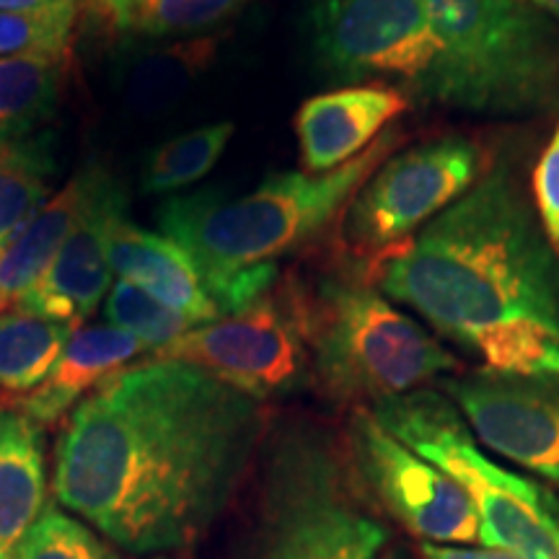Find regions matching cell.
I'll return each mask as SVG.
<instances>
[{
	"instance_id": "30",
	"label": "cell",
	"mask_w": 559,
	"mask_h": 559,
	"mask_svg": "<svg viewBox=\"0 0 559 559\" xmlns=\"http://www.w3.org/2000/svg\"><path fill=\"white\" fill-rule=\"evenodd\" d=\"M423 559H523L519 551L502 547H451V544H419Z\"/></svg>"
},
{
	"instance_id": "21",
	"label": "cell",
	"mask_w": 559,
	"mask_h": 559,
	"mask_svg": "<svg viewBox=\"0 0 559 559\" xmlns=\"http://www.w3.org/2000/svg\"><path fill=\"white\" fill-rule=\"evenodd\" d=\"M68 58L0 60V143L29 138L58 111Z\"/></svg>"
},
{
	"instance_id": "35",
	"label": "cell",
	"mask_w": 559,
	"mask_h": 559,
	"mask_svg": "<svg viewBox=\"0 0 559 559\" xmlns=\"http://www.w3.org/2000/svg\"><path fill=\"white\" fill-rule=\"evenodd\" d=\"M151 559H174V557H151Z\"/></svg>"
},
{
	"instance_id": "17",
	"label": "cell",
	"mask_w": 559,
	"mask_h": 559,
	"mask_svg": "<svg viewBox=\"0 0 559 559\" xmlns=\"http://www.w3.org/2000/svg\"><path fill=\"white\" fill-rule=\"evenodd\" d=\"M45 498L41 425L0 400V559H13L19 542L45 510Z\"/></svg>"
},
{
	"instance_id": "6",
	"label": "cell",
	"mask_w": 559,
	"mask_h": 559,
	"mask_svg": "<svg viewBox=\"0 0 559 559\" xmlns=\"http://www.w3.org/2000/svg\"><path fill=\"white\" fill-rule=\"evenodd\" d=\"M440 55L419 104L492 120L559 109V24L531 0H423Z\"/></svg>"
},
{
	"instance_id": "8",
	"label": "cell",
	"mask_w": 559,
	"mask_h": 559,
	"mask_svg": "<svg viewBox=\"0 0 559 559\" xmlns=\"http://www.w3.org/2000/svg\"><path fill=\"white\" fill-rule=\"evenodd\" d=\"M489 166L485 145L461 132L396 151L349 200L332 247L353 260L373 262L464 198Z\"/></svg>"
},
{
	"instance_id": "26",
	"label": "cell",
	"mask_w": 559,
	"mask_h": 559,
	"mask_svg": "<svg viewBox=\"0 0 559 559\" xmlns=\"http://www.w3.org/2000/svg\"><path fill=\"white\" fill-rule=\"evenodd\" d=\"M13 559H120V555L58 506H45L19 542Z\"/></svg>"
},
{
	"instance_id": "15",
	"label": "cell",
	"mask_w": 559,
	"mask_h": 559,
	"mask_svg": "<svg viewBox=\"0 0 559 559\" xmlns=\"http://www.w3.org/2000/svg\"><path fill=\"white\" fill-rule=\"evenodd\" d=\"M145 349L148 347L143 342L111 324L79 326L70 334L58 362L37 389L21 396H3V400L41 428L55 425L68 417L91 391L99 389L120 370L130 368V362L138 360Z\"/></svg>"
},
{
	"instance_id": "28",
	"label": "cell",
	"mask_w": 559,
	"mask_h": 559,
	"mask_svg": "<svg viewBox=\"0 0 559 559\" xmlns=\"http://www.w3.org/2000/svg\"><path fill=\"white\" fill-rule=\"evenodd\" d=\"M531 192H534V205L544 234H547L551 249L559 254V124L555 135L549 138L547 148L542 151Z\"/></svg>"
},
{
	"instance_id": "3",
	"label": "cell",
	"mask_w": 559,
	"mask_h": 559,
	"mask_svg": "<svg viewBox=\"0 0 559 559\" xmlns=\"http://www.w3.org/2000/svg\"><path fill=\"white\" fill-rule=\"evenodd\" d=\"M404 135L389 128L340 169L272 174L241 198L215 190L169 198L156 210V226L192 257L221 317H230L275 288L285 257L337 228L355 192L400 151Z\"/></svg>"
},
{
	"instance_id": "27",
	"label": "cell",
	"mask_w": 559,
	"mask_h": 559,
	"mask_svg": "<svg viewBox=\"0 0 559 559\" xmlns=\"http://www.w3.org/2000/svg\"><path fill=\"white\" fill-rule=\"evenodd\" d=\"M251 0H156L135 34L145 39L205 37L207 29L234 16Z\"/></svg>"
},
{
	"instance_id": "24",
	"label": "cell",
	"mask_w": 559,
	"mask_h": 559,
	"mask_svg": "<svg viewBox=\"0 0 559 559\" xmlns=\"http://www.w3.org/2000/svg\"><path fill=\"white\" fill-rule=\"evenodd\" d=\"M79 16L81 0H62L39 11H0V60L66 58Z\"/></svg>"
},
{
	"instance_id": "13",
	"label": "cell",
	"mask_w": 559,
	"mask_h": 559,
	"mask_svg": "<svg viewBox=\"0 0 559 559\" xmlns=\"http://www.w3.org/2000/svg\"><path fill=\"white\" fill-rule=\"evenodd\" d=\"M128 207L130 198L124 185L99 164L81 218L70 228L50 270L32 285V290L24 293L13 311L79 330V324L99 309L111 288L115 272L107 254L109 234L115 223L128 215Z\"/></svg>"
},
{
	"instance_id": "1",
	"label": "cell",
	"mask_w": 559,
	"mask_h": 559,
	"mask_svg": "<svg viewBox=\"0 0 559 559\" xmlns=\"http://www.w3.org/2000/svg\"><path fill=\"white\" fill-rule=\"evenodd\" d=\"M270 412L179 360H143L66 417L52 498L138 557L205 539L247 487Z\"/></svg>"
},
{
	"instance_id": "19",
	"label": "cell",
	"mask_w": 559,
	"mask_h": 559,
	"mask_svg": "<svg viewBox=\"0 0 559 559\" xmlns=\"http://www.w3.org/2000/svg\"><path fill=\"white\" fill-rule=\"evenodd\" d=\"M215 55V37L171 39L151 50L124 52L115 70V86L122 107L138 117L171 109L207 73Z\"/></svg>"
},
{
	"instance_id": "25",
	"label": "cell",
	"mask_w": 559,
	"mask_h": 559,
	"mask_svg": "<svg viewBox=\"0 0 559 559\" xmlns=\"http://www.w3.org/2000/svg\"><path fill=\"white\" fill-rule=\"evenodd\" d=\"M104 317L111 326L143 342L151 353L171 345L181 334L198 326L187 317H181L179 311L153 298L148 290L138 288L135 283L122 277L111 283L107 298H104Z\"/></svg>"
},
{
	"instance_id": "7",
	"label": "cell",
	"mask_w": 559,
	"mask_h": 559,
	"mask_svg": "<svg viewBox=\"0 0 559 559\" xmlns=\"http://www.w3.org/2000/svg\"><path fill=\"white\" fill-rule=\"evenodd\" d=\"M368 409L383 430L466 489L479 513L481 547L513 549L523 559H559L557 544L536 521L542 481L519 477L487 459L443 391L415 389Z\"/></svg>"
},
{
	"instance_id": "4",
	"label": "cell",
	"mask_w": 559,
	"mask_h": 559,
	"mask_svg": "<svg viewBox=\"0 0 559 559\" xmlns=\"http://www.w3.org/2000/svg\"><path fill=\"white\" fill-rule=\"evenodd\" d=\"M309 349L311 386L337 407H373L459 373L461 362L391 304L370 264L332 247L317 264L283 272Z\"/></svg>"
},
{
	"instance_id": "5",
	"label": "cell",
	"mask_w": 559,
	"mask_h": 559,
	"mask_svg": "<svg viewBox=\"0 0 559 559\" xmlns=\"http://www.w3.org/2000/svg\"><path fill=\"white\" fill-rule=\"evenodd\" d=\"M251 495L243 559H379L389 544L345 436L324 419L270 417Z\"/></svg>"
},
{
	"instance_id": "20",
	"label": "cell",
	"mask_w": 559,
	"mask_h": 559,
	"mask_svg": "<svg viewBox=\"0 0 559 559\" xmlns=\"http://www.w3.org/2000/svg\"><path fill=\"white\" fill-rule=\"evenodd\" d=\"M55 132L0 143V254L19 230L50 202L58 177Z\"/></svg>"
},
{
	"instance_id": "2",
	"label": "cell",
	"mask_w": 559,
	"mask_h": 559,
	"mask_svg": "<svg viewBox=\"0 0 559 559\" xmlns=\"http://www.w3.org/2000/svg\"><path fill=\"white\" fill-rule=\"evenodd\" d=\"M368 264L391 300L464 347L521 326L559 337V254L515 160H492L464 198Z\"/></svg>"
},
{
	"instance_id": "34",
	"label": "cell",
	"mask_w": 559,
	"mask_h": 559,
	"mask_svg": "<svg viewBox=\"0 0 559 559\" xmlns=\"http://www.w3.org/2000/svg\"><path fill=\"white\" fill-rule=\"evenodd\" d=\"M383 559H409L407 555H404V551L402 549H396V551H389V555L386 557H383Z\"/></svg>"
},
{
	"instance_id": "29",
	"label": "cell",
	"mask_w": 559,
	"mask_h": 559,
	"mask_svg": "<svg viewBox=\"0 0 559 559\" xmlns=\"http://www.w3.org/2000/svg\"><path fill=\"white\" fill-rule=\"evenodd\" d=\"M153 3L156 0H99V9L111 21V26L135 34L143 19L151 13Z\"/></svg>"
},
{
	"instance_id": "18",
	"label": "cell",
	"mask_w": 559,
	"mask_h": 559,
	"mask_svg": "<svg viewBox=\"0 0 559 559\" xmlns=\"http://www.w3.org/2000/svg\"><path fill=\"white\" fill-rule=\"evenodd\" d=\"M99 164H88L68 181L34 218L19 230V236L0 254V313L13 311L26 290L50 270V264L70 228L81 218Z\"/></svg>"
},
{
	"instance_id": "22",
	"label": "cell",
	"mask_w": 559,
	"mask_h": 559,
	"mask_svg": "<svg viewBox=\"0 0 559 559\" xmlns=\"http://www.w3.org/2000/svg\"><path fill=\"white\" fill-rule=\"evenodd\" d=\"M73 326L29 317L21 311L0 313V391L21 396L47 379L66 349Z\"/></svg>"
},
{
	"instance_id": "32",
	"label": "cell",
	"mask_w": 559,
	"mask_h": 559,
	"mask_svg": "<svg viewBox=\"0 0 559 559\" xmlns=\"http://www.w3.org/2000/svg\"><path fill=\"white\" fill-rule=\"evenodd\" d=\"M62 0H0V11H39Z\"/></svg>"
},
{
	"instance_id": "12",
	"label": "cell",
	"mask_w": 559,
	"mask_h": 559,
	"mask_svg": "<svg viewBox=\"0 0 559 559\" xmlns=\"http://www.w3.org/2000/svg\"><path fill=\"white\" fill-rule=\"evenodd\" d=\"M438 383L489 451L559 489V376L481 368Z\"/></svg>"
},
{
	"instance_id": "31",
	"label": "cell",
	"mask_w": 559,
	"mask_h": 559,
	"mask_svg": "<svg viewBox=\"0 0 559 559\" xmlns=\"http://www.w3.org/2000/svg\"><path fill=\"white\" fill-rule=\"evenodd\" d=\"M536 521L542 523L544 531H547V534L551 536V542H555L559 549V495L547 485H544L539 510H536Z\"/></svg>"
},
{
	"instance_id": "16",
	"label": "cell",
	"mask_w": 559,
	"mask_h": 559,
	"mask_svg": "<svg viewBox=\"0 0 559 559\" xmlns=\"http://www.w3.org/2000/svg\"><path fill=\"white\" fill-rule=\"evenodd\" d=\"M109 267L138 288L179 311L192 324H210L221 319L218 306L207 296L192 257L169 236L145 230L124 215L109 234Z\"/></svg>"
},
{
	"instance_id": "14",
	"label": "cell",
	"mask_w": 559,
	"mask_h": 559,
	"mask_svg": "<svg viewBox=\"0 0 559 559\" xmlns=\"http://www.w3.org/2000/svg\"><path fill=\"white\" fill-rule=\"evenodd\" d=\"M409 109V96L389 83L342 86L311 96L300 104L293 122L300 171L326 174L349 164Z\"/></svg>"
},
{
	"instance_id": "9",
	"label": "cell",
	"mask_w": 559,
	"mask_h": 559,
	"mask_svg": "<svg viewBox=\"0 0 559 559\" xmlns=\"http://www.w3.org/2000/svg\"><path fill=\"white\" fill-rule=\"evenodd\" d=\"M309 47L313 66L340 88L389 83L412 104L440 55L423 0H317Z\"/></svg>"
},
{
	"instance_id": "10",
	"label": "cell",
	"mask_w": 559,
	"mask_h": 559,
	"mask_svg": "<svg viewBox=\"0 0 559 559\" xmlns=\"http://www.w3.org/2000/svg\"><path fill=\"white\" fill-rule=\"evenodd\" d=\"M151 358L187 362L262 404L311 386L309 349L283 277L249 309L192 326Z\"/></svg>"
},
{
	"instance_id": "33",
	"label": "cell",
	"mask_w": 559,
	"mask_h": 559,
	"mask_svg": "<svg viewBox=\"0 0 559 559\" xmlns=\"http://www.w3.org/2000/svg\"><path fill=\"white\" fill-rule=\"evenodd\" d=\"M531 3H534L539 11L547 13V16L559 21V0H531Z\"/></svg>"
},
{
	"instance_id": "11",
	"label": "cell",
	"mask_w": 559,
	"mask_h": 559,
	"mask_svg": "<svg viewBox=\"0 0 559 559\" xmlns=\"http://www.w3.org/2000/svg\"><path fill=\"white\" fill-rule=\"evenodd\" d=\"M342 436L381 515L428 544L479 542V513L466 489L383 430L370 409H349Z\"/></svg>"
},
{
	"instance_id": "23",
	"label": "cell",
	"mask_w": 559,
	"mask_h": 559,
	"mask_svg": "<svg viewBox=\"0 0 559 559\" xmlns=\"http://www.w3.org/2000/svg\"><path fill=\"white\" fill-rule=\"evenodd\" d=\"M234 132L236 128L230 122H215L156 145L140 171V190L145 194H169L205 179L228 148Z\"/></svg>"
}]
</instances>
